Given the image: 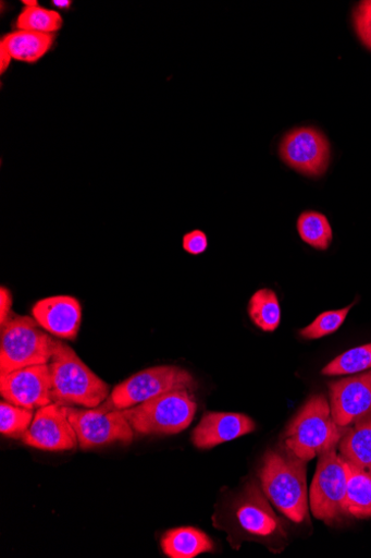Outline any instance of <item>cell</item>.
<instances>
[{
	"mask_svg": "<svg viewBox=\"0 0 371 558\" xmlns=\"http://www.w3.org/2000/svg\"><path fill=\"white\" fill-rule=\"evenodd\" d=\"M258 478L262 492L279 512L296 524L307 521V462L282 445L263 454Z\"/></svg>",
	"mask_w": 371,
	"mask_h": 558,
	"instance_id": "2",
	"label": "cell"
},
{
	"mask_svg": "<svg viewBox=\"0 0 371 558\" xmlns=\"http://www.w3.org/2000/svg\"><path fill=\"white\" fill-rule=\"evenodd\" d=\"M0 328V374L49 364L55 339L33 317L12 315Z\"/></svg>",
	"mask_w": 371,
	"mask_h": 558,
	"instance_id": "5",
	"label": "cell"
},
{
	"mask_svg": "<svg viewBox=\"0 0 371 558\" xmlns=\"http://www.w3.org/2000/svg\"><path fill=\"white\" fill-rule=\"evenodd\" d=\"M22 441L45 451H69L78 446L76 432L65 408L50 403L37 411Z\"/></svg>",
	"mask_w": 371,
	"mask_h": 558,
	"instance_id": "11",
	"label": "cell"
},
{
	"mask_svg": "<svg viewBox=\"0 0 371 558\" xmlns=\"http://www.w3.org/2000/svg\"><path fill=\"white\" fill-rule=\"evenodd\" d=\"M252 324L264 332H274L281 325L282 310L276 292L269 288L256 291L248 303Z\"/></svg>",
	"mask_w": 371,
	"mask_h": 558,
	"instance_id": "20",
	"label": "cell"
},
{
	"mask_svg": "<svg viewBox=\"0 0 371 558\" xmlns=\"http://www.w3.org/2000/svg\"><path fill=\"white\" fill-rule=\"evenodd\" d=\"M0 395L7 401L32 411L52 403L48 364L0 374Z\"/></svg>",
	"mask_w": 371,
	"mask_h": 558,
	"instance_id": "12",
	"label": "cell"
},
{
	"mask_svg": "<svg viewBox=\"0 0 371 558\" xmlns=\"http://www.w3.org/2000/svg\"><path fill=\"white\" fill-rule=\"evenodd\" d=\"M214 525L228 534L227 541L235 549L248 541L261 543L279 553L285 548L288 538L285 523L274 512L260 484L253 480L223 504L214 517Z\"/></svg>",
	"mask_w": 371,
	"mask_h": 558,
	"instance_id": "1",
	"label": "cell"
},
{
	"mask_svg": "<svg viewBox=\"0 0 371 558\" xmlns=\"http://www.w3.org/2000/svg\"><path fill=\"white\" fill-rule=\"evenodd\" d=\"M13 58L4 43L0 41V73L2 75L9 70Z\"/></svg>",
	"mask_w": 371,
	"mask_h": 558,
	"instance_id": "29",
	"label": "cell"
},
{
	"mask_svg": "<svg viewBox=\"0 0 371 558\" xmlns=\"http://www.w3.org/2000/svg\"><path fill=\"white\" fill-rule=\"evenodd\" d=\"M256 429L255 422L237 413H206L191 434L198 449H211L235 440Z\"/></svg>",
	"mask_w": 371,
	"mask_h": 558,
	"instance_id": "15",
	"label": "cell"
},
{
	"mask_svg": "<svg viewBox=\"0 0 371 558\" xmlns=\"http://www.w3.org/2000/svg\"><path fill=\"white\" fill-rule=\"evenodd\" d=\"M81 449H92L115 442L129 445L134 429L123 411L109 408L104 402L96 409L65 408Z\"/></svg>",
	"mask_w": 371,
	"mask_h": 558,
	"instance_id": "9",
	"label": "cell"
},
{
	"mask_svg": "<svg viewBox=\"0 0 371 558\" xmlns=\"http://www.w3.org/2000/svg\"><path fill=\"white\" fill-rule=\"evenodd\" d=\"M347 469V515L358 520L371 519V475L349 462Z\"/></svg>",
	"mask_w": 371,
	"mask_h": 558,
	"instance_id": "19",
	"label": "cell"
},
{
	"mask_svg": "<svg viewBox=\"0 0 371 558\" xmlns=\"http://www.w3.org/2000/svg\"><path fill=\"white\" fill-rule=\"evenodd\" d=\"M338 447L347 462L371 475V413L348 428Z\"/></svg>",
	"mask_w": 371,
	"mask_h": 558,
	"instance_id": "16",
	"label": "cell"
},
{
	"mask_svg": "<svg viewBox=\"0 0 371 558\" xmlns=\"http://www.w3.org/2000/svg\"><path fill=\"white\" fill-rule=\"evenodd\" d=\"M162 548L171 558H194L202 553L214 551L215 544L198 529L178 527L164 534Z\"/></svg>",
	"mask_w": 371,
	"mask_h": 558,
	"instance_id": "17",
	"label": "cell"
},
{
	"mask_svg": "<svg viewBox=\"0 0 371 558\" xmlns=\"http://www.w3.org/2000/svg\"><path fill=\"white\" fill-rule=\"evenodd\" d=\"M123 412L137 434L176 435L187 429L193 423L197 402L191 390L180 389L158 396Z\"/></svg>",
	"mask_w": 371,
	"mask_h": 558,
	"instance_id": "6",
	"label": "cell"
},
{
	"mask_svg": "<svg viewBox=\"0 0 371 558\" xmlns=\"http://www.w3.org/2000/svg\"><path fill=\"white\" fill-rule=\"evenodd\" d=\"M371 369V343L350 349L331 362L323 371L325 376L355 375Z\"/></svg>",
	"mask_w": 371,
	"mask_h": 558,
	"instance_id": "23",
	"label": "cell"
},
{
	"mask_svg": "<svg viewBox=\"0 0 371 558\" xmlns=\"http://www.w3.org/2000/svg\"><path fill=\"white\" fill-rule=\"evenodd\" d=\"M13 294L10 289L0 288V325L5 324L12 316Z\"/></svg>",
	"mask_w": 371,
	"mask_h": 558,
	"instance_id": "28",
	"label": "cell"
},
{
	"mask_svg": "<svg viewBox=\"0 0 371 558\" xmlns=\"http://www.w3.org/2000/svg\"><path fill=\"white\" fill-rule=\"evenodd\" d=\"M280 155L297 172L307 177H321L329 169L331 147L320 131L300 128L283 138Z\"/></svg>",
	"mask_w": 371,
	"mask_h": 558,
	"instance_id": "10",
	"label": "cell"
},
{
	"mask_svg": "<svg viewBox=\"0 0 371 558\" xmlns=\"http://www.w3.org/2000/svg\"><path fill=\"white\" fill-rule=\"evenodd\" d=\"M309 490V506L314 519L332 525L347 515V462L337 448L318 458Z\"/></svg>",
	"mask_w": 371,
	"mask_h": 558,
	"instance_id": "7",
	"label": "cell"
},
{
	"mask_svg": "<svg viewBox=\"0 0 371 558\" xmlns=\"http://www.w3.org/2000/svg\"><path fill=\"white\" fill-rule=\"evenodd\" d=\"M48 367L52 403L63 408L96 409L110 397V385L99 378L70 344L61 340H54Z\"/></svg>",
	"mask_w": 371,
	"mask_h": 558,
	"instance_id": "3",
	"label": "cell"
},
{
	"mask_svg": "<svg viewBox=\"0 0 371 558\" xmlns=\"http://www.w3.org/2000/svg\"><path fill=\"white\" fill-rule=\"evenodd\" d=\"M24 4V7L26 8H35V7H38V2H32V0H24V2H22Z\"/></svg>",
	"mask_w": 371,
	"mask_h": 558,
	"instance_id": "31",
	"label": "cell"
},
{
	"mask_svg": "<svg viewBox=\"0 0 371 558\" xmlns=\"http://www.w3.org/2000/svg\"><path fill=\"white\" fill-rule=\"evenodd\" d=\"M183 247L189 255L199 256L208 247L207 235L200 230L188 232L183 238Z\"/></svg>",
	"mask_w": 371,
	"mask_h": 558,
	"instance_id": "27",
	"label": "cell"
},
{
	"mask_svg": "<svg viewBox=\"0 0 371 558\" xmlns=\"http://www.w3.org/2000/svg\"><path fill=\"white\" fill-rule=\"evenodd\" d=\"M81 302L72 295H54L37 301L32 317L49 335L76 340L82 324Z\"/></svg>",
	"mask_w": 371,
	"mask_h": 558,
	"instance_id": "14",
	"label": "cell"
},
{
	"mask_svg": "<svg viewBox=\"0 0 371 558\" xmlns=\"http://www.w3.org/2000/svg\"><path fill=\"white\" fill-rule=\"evenodd\" d=\"M54 39V35L16 31L7 35L2 43L9 49L13 60L33 64L49 52Z\"/></svg>",
	"mask_w": 371,
	"mask_h": 558,
	"instance_id": "18",
	"label": "cell"
},
{
	"mask_svg": "<svg viewBox=\"0 0 371 558\" xmlns=\"http://www.w3.org/2000/svg\"><path fill=\"white\" fill-rule=\"evenodd\" d=\"M34 417L32 410L20 408L7 400L0 402V433L9 438L22 439Z\"/></svg>",
	"mask_w": 371,
	"mask_h": 558,
	"instance_id": "24",
	"label": "cell"
},
{
	"mask_svg": "<svg viewBox=\"0 0 371 558\" xmlns=\"http://www.w3.org/2000/svg\"><path fill=\"white\" fill-rule=\"evenodd\" d=\"M330 398L336 424L350 427L371 413V371L331 383Z\"/></svg>",
	"mask_w": 371,
	"mask_h": 558,
	"instance_id": "13",
	"label": "cell"
},
{
	"mask_svg": "<svg viewBox=\"0 0 371 558\" xmlns=\"http://www.w3.org/2000/svg\"><path fill=\"white\" fill-rule=\"evenodd\" d=\"M51 4L61 11H67L72 8L73 3L71 0H54V2H51Z\"/></svg>",
	"mask_w": 371,
	"mask_h": 558,
	"instance_id": "30",
	"label": "cell"
},
{
	"mask_svg": "<svg viewBox=\"0 0 371 558\" xmlns=\"http://www.w3.org/2000/svg\"><path fill=\"white\" fill-rule=\"evenodd\" d=\"M353 16L359 39L371 50V0H363L359 3Z\"/></svg>",
	"mask_w": 371,
	"mask_h": 558,
	"instance_id": "26",
	"label": "cell"
},
{
	"mask_svg": "<svg viewBox=\"0 0 371 558\" xmlns=\"http://www.w3.org/2000/svg\"><path fill=\"white\" fill-rule=\"evenodd\" d=\"M196 386L187 371L176 366H158L139 372L118 385L104 403L111 409L124 411L174 390L194 391Z\"/></svg>",
	"mask_w": 371,
	"mask_h": 558,
	"instance_id": "8",
	"label": "cell"
},
{
	"mask_svg": "<svg viewBox=\"0 0 371 558\" xmlns=\"http://www.w3.org/2000/svg\"><path fill=\"white\" fill-rule=\"evenodd\" d=\"M297 230L301 240L317 250H327L333 241L331 223L320 213L301 214L297 221Z\"/></svg>",
	"mask_w": 371,
	"mask_h": 558,
	"instance_id": "21",
	"label": "cell"
},
{
	"mask_svg": "<svg viewBox=\"0 0 371 558\" xmlns=\"http://www.w3.org/2000/svg\"><path fill=\"white\" fill-rule=\"evenodd\" d=\"M351 307L353 304L344 310L318 316L313 323L300 330V336L307 340H314L335 333L345 323Z\"/></svg>",
	"mask_w": 371,
	"mask_h": 558,
	"instance_id": "25",
	"label": "cell"
},
{
	"mask_svg": "<svg viewBox=\"0 0 371 558\" xmlns=\"http://www.w3.org/2000/svg\"><path fill=\"white\" fill-rule=\"evenodd\" d=\"M348 428L336 424L327 398L314 395L286 427L282 445L296 458L308 463L337 448Z\"/></svg>",
	"mask_w": 371,
	"mask_h": 558,
	"instance_id": "4",
	"label": "cell"
},
{
	"mask_svg": "<svg viewBox=\"0 0 371 558\" xmlns=\"http://www.w3.org/2000/svg\"><path fill=\"white\" fill-rule=\"evenodd\" d=\"M63 17L57 11L39 7L25 8L16 21L18 31L54 35L63 27Z\"/></svg>",
	"mask_w": 371,
	"mask_h": 558,
	"instance_id": "22",
	"label": "cell"
}]
</instances>
